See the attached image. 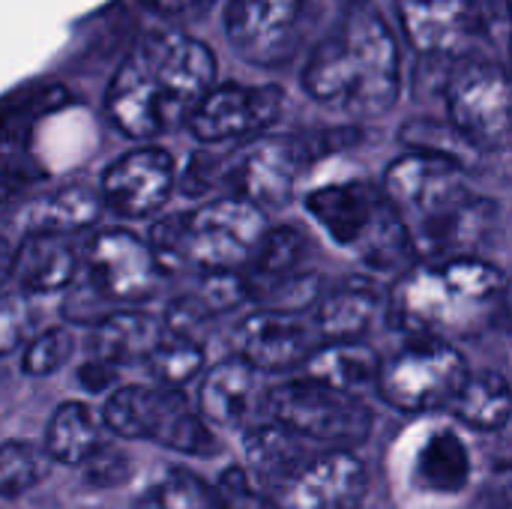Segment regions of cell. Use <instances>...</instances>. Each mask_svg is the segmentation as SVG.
<instances>
[{
    "label": "cell",
    "mask_w": 512,
    "mask_h": 509,
    "mask_svg": "<svg viewBox=\"0 0 512 509\" xmlns=\"http://www.w3.org/2000/svg\"><path fill=\"white\" fill-rule=\"evenodd\" d=\"M177 189L186 198H201L213 189H222V156L216 153H195L186 171L177 177Z\"/></svg>",
    "instance_id": "41"
},
{
    "label": "cell",
    "mask_w": 512,
    "mask_h": 509,
    "mask_svg": "<svg viewBox=\"0 0 512 509\" xmlns=\"http://www.w3.org/2000/svg\"><path fill=\"white\" fill-rule=\"evenodd\" d=\"M78 270L81 252L66 237H24V243H18L12 276L18 279V294L42 297L72 288Z\"/></svg>",
    "instance_id": "23"
},
{
    "label": "cell",
    "mask_w": 512,
    "mask_h": 509,
    "mask_svg": "<svg viewBox=\"0 0 512 509\" xmlns=\"http://www.w3.org/2000/svg\"><path fill=\"white\" fill-rule=\"evenodd\" d=\"M255 396V372L234 354L201 375L198 408L207 426L237 429L246 423Z\"/></svg>",
    "instance_id": "26"
},
{
    "label": "cell",
    "mask_w": 512,
    "mask_h": 509,
    "mask_svg": "<svg viewBox=\"0 0 512 509\" xmlns=\"http://www.w3.org/2000/svg\"><path fill=\"white\" fill-rule=\"evenodd\" d=\"M144 3L165 18H192L210 6V0H144Z\"/></svg>",
    "instance_id": "43"
},
{
    "label": "cell",
    "mask_w": 512,
    "mask_h": 509,
    "mask_svg": "<svg viewBox=\"0 0 512 509\" xmlns=\"http://www.w3.org/2000/svg\"><path fill=\"white\" fill-rule=\"evenodd\" d=\"M84 483L90 489H120L132 480V456L114 444H102L84 465Z\"/></svg>",
    "instance_id": "38"
},
{
    "label": "cell",
    "mask_w": 512,
    "mask_h": 509,
    "mask_svg": "<svg viewBox=\"0 0 512 509\" xmlns=\"http://www.w3.org/2000/svg\"><path fill=\"white\" fill-rule=\"evenodd\" d=\"M381 192L399 210L402 219H417V225H411L408 231L453 213L474 195L459 165L417 150H408L405 156L390 162V168L384 171Z\"/></svg>",
    "instance_id": "13"
},
{
    "label": "cell",
    "mask_w": 512,
    "mask_h": 509,
    "mask_svg": "<svg viewBox=\"0 0 512 509\" xmlns=\"http://www.w3.org/2000/svg\"><path fill=\"white\" fill-rule=\"evenodd\" d=\"M306 258H309V240L300 228L294 225H279V228H267L249 258V264L243 267V285L246 291L288 279L294 273L306 270Z\"/></svg>",
    "instance_id": "30"
},
{
    "label": "cell",
    "mask_w": 512,
    "mask_h": 509,
    "mask_svg": "<svg viewBox=\"0 0 512 509\" xmlns=\"http://www.w3.org/2000/svg\"><path fill=\"white\" fill-rule=\"evenodd\" d=\"M33 306L30 297L18 291H0V357H9L18 351L33 330Z\"/></svg>",
    "instance_id": "37"
},
{
    "label": "cell",
    "mask_w": 512,
    "mask_h": 509,
    "mask_svg": "<svg viewBox=\"0 0 512 509\" xmlns=\"http://www.w3.org/2000/svg\"><path fill=\"white\" fill-rule=\"evenodd\" d=\"M51 471L42 447L30 441H3L0 444V498L15 501L33 492Z\"/></svg>",
    "instance_id": "33"
},
{
    "label": "cell",
    "mask_w": 512,
    "mask_h": 509,
    "mask_svg": "<svg viewBox=\"0 0 512 509\" xmlns=\"http://www.w3.org/2000/svg\"><path fill=\"white\" fill-rule=\"evenodd\" d=\"M93 144V123L63 87L18 93L0 108V204L75 168Z\"/></svg>",
    "instance_id": "4"
},
{
    "label": "cell",
    "mask_w": 512,
    "mask_h": 509,
    "mask_svg": "<svg viewBox=\"0 0 512 509\" xmlns=\"http://www.w3.org/2000/svg\"><path fill=\"white\" fill-rule=\"evenodd\" d=\"M456 423L474 432H501L507 429L512 414L510 381L501 372L468 375L456 399L447 405Z\"/></svg>",
    "instance_id": "29"
},
{
    "label": "cell",
    "mask_w": 512,
    "mask_h": 509,
    "mask_svg": "<svg viewBox=\"0 0 512 509\" xmlns=\"http://www.w3.org/2000/svg\"><path fill=\"white\" fill-rule=\"evenodd\" d=\"M309 147L291 135H258L240 150L222 156V189L252 207L282 210L297 195V180L309 165Z\"/></svg>",
    "instance_id": "10"
},
{
    "label": "cell",
    "mask_w": 512,
    "mask_h": 509,
    "mask_svg": "<svg viewBox=\"0 0 512 509\" xmlns=\"http://www.w3.org/2000/svg\"><path fill=\"white\" fill-rule=\"evenodd\" d=\"M450 126L459 129L480 153L510 144V81L492 60H465L447 78Z\"/></svg>",
    "instance_id": "11"
},
{
    "label": "cell",
    "mask_w": 512,
    "mask_h": 509,
    "mask_svg": "<svg viewBox=\"0 0 512 509\" xmlns=\"http://www.w3.org/2000/svg\"><path fill=\"white\" fill-rule=\"evenodd\" d=\"M381 354L369 345V342H327L324 348H315L306 363L303 372L309 381L324 384L330 390L348 393L354 396L357 390L375 387L378 375H381Z\"/></svg>",
    "instance_id": "28"
},
{
    "label": "cell",
    "mask_w": 512,
    "mask_h": 509,
    "mask_svg": "<svg viewBox=\"0 0 512 509\" xmlns=\"http://www.w3.org/2000/svg\"><path fill=\"white\" fill-rule=\"evenodd\" d=\"M102 198L84 183H66L24 204L18 225L24 237H69L93 228L102 219Z\"/></svg>",
    "instance_id": "21"
},
{
    "label": "cell",
    "mask_w": 512,
    "mask_h": 509,
    "mask_svg": "<svg viewBox=\"0 0 512 509\" xmlns=\"http://www.w3.org/2000/svg\"><path fill=\"white\" fill-rule=\"evenodd\" d=\"M99 414L105 429L126 441H153L165 450L198 459H213L222 453L213 426H207L201 414L192 411L180 390L120 384L108 393Z\"/></svg>",
    "instance_id": "6"
},
{
    "label": "cell",
    "mask_w": 512,
    "mask_h": 509,
    "mask_svg": "<svg viewBox=\"0 0 512 509\" xmlns=\"http://www.w3.org/2000/svg\"><path fill=\"white\" fill-rule=\"evenodd\" d=\"M219 509H276L273 501L252 486V480L246 477V471L240 465H231L219 474V483L213 486Z\"/></svg>",
    "instance_id": "40"
},
{
    "label": "cell",
    "mask_w": 512,
    "mask_h": 509,
    "mask_svg": "<svg viewBox=\"0 0 512 509\" xmlns=\"http://www.w3.org/2000/svg\"><path fill=\"white\" fill-rule=\"evenodd\" d=\"M138 509H219L213 486L186 468H168L144 495Z\"/></svg>",
    "instance_id": "34"
},
{
    "label": "cell",
    "mask_w": 512,
    "mask_h": 509,
    "mask_svg": "<svg viewBox=\"0 0 512 509\" xmlns=\"http://www.w3.org/2000/svg\"><path fill=\"white\" fill-rule=\"evenodd\" d=\"M75 384L90 396H108L120 387V369L105 360H87L75 369Z\"/></svg>",
    "instance_id": "42"
},
{
    "label": "cell",
    "mask_w": 512,
    "mask_h": 509,
    "mask_svg": "<svg viewBox=\"0 0 512 509\" xmlns=\"http://www.w3.org/2000/svg\"><path fill=\"white\" fill-rule=\"evenodd\" d=\"M468 375V360L456 345L423 339L381 363L375 390L390 408L414 417L447 408Z\"/></svg>",
    "instance_id": "9"
},
{
    "label": "cell",
    "mask_w": 512,
    "mask_h": 509,
    "mask_svg": "<svg viewBox=\"0 0 512 509\" xmlns=\"http://www.w3.org/2000/svg\"><path fill=\"white\" fill-rule=\"evenodd\" d=\"M507 300V273L477 255L417 261L396 276L390 291V324L456 345L492 330Z\"/></svg>",
    "instance_id": "2"
},
{
    "label": "cell",
    "mask_w": 512,
    "mask_h": 509,
    "mask_svg": "<svg viewBox=\"0 0 512 509\" xmlns=\"http://www.w3.org/2000/svg\"><path fill=\"white\" fill-rule=\"evenodd\" d=\"M177 189V162L162 147H135L114 159L99 183V198L123 219L156 216Z\"/></svg>",
    "instance_id": "14"
},
{
    "label": "cell",
    "mask_w": 512,
    "mask_h": 509,
    "mask_svg": "<svg viewBox=\"0 0 512 509\" xmlns=\"http://www.w3.org/2000/svg\"><path fill=\"white\" fill-rule=\"evenodd\" d=\"M321 291H324L321 276L315 270H303V273H294L288 279H279V282H270V285L246 291V300H255L267 312L297 315V312L315 306Z\"/></svg>",
    "instance_id": "35"
},
{
    "label": "cell",
    "mask_w": 512,
    "mask_h": 509,
    "mask_svg": "<svg viewBox=\"0 0 512 509\" xmlns=\"http://www.w3.org/2000/svg\"><path fill=\"white\" fill-rule=\"evenodd\" d=\"M15 255H18V243L0 234V288L9 282V276L15 270Z\"/></svg>",
    "instance_id": "44"
},
{
    "label": "cell",
    "mask_w": 512,
    "mask_h": 509,
    "mask_svg": "<svg viewBox=\"0 0 512 509\" xmlns=\"http://www.w3.org/2000/svg\"><path fill=\"white\" fill-rule=\"evenodd\" d=\"M264 213L237 195H219L183 213V264L201 273H243L261 234Z\"/></svg>",
    "instance_id": "8"
},
{
    "label": "cell",
    "mask_w": 512,
    "mask_h": 509,
    "mask_svg": "<svg viewBox=\"0 0 512 509\" xmlns=\"http://www.w3.org/2000/svg\"><path fill=\"white\" fill-rule=\"evenodd\" d=\"M303 84L312 99L348 114H387L399 99V48L384 18L354 6L312 51Z\"/></svg>",
    "instance_id": "3"
},
{
    "label": "cell",
    "mask_w": 512,
    "mask_h": 509,
    "mask_svg": "<svg viewBox=\"0 0 512 509\" xmlns=\"http://www.w3.org/2000/svg\"><path fill=\"white\" fill-rule=\"evenodd\" d=\"M81 261L87 264V279H90L87 288L105 306L147 303L150 297L159 294L162 282L168 279L159 270L150 246L126 228L96 231Z\"/></svg>",
    "instance_id": "12"
},
{
    "label": "cell",
    "mask_w": 512,
    "mask_h": 509,
    "mask_svg": "<svg viewBox=\"0 0 512 509\" xmlns=\"http://www.w3.org/2000/svg\"><path fill=\"white\" fill-rule=\"evenodd\" d=\"M381 306V291L366 276H351L318 297L315 327L327 342H354L375 321Z\"/></svg>",
    "instance_id": "24"
},
{
    "label": "cell",
    "mask_w": 512,
    "mask_h": 509,
    "mask_svg": "<svg viewBox=\"0 0 512 509\" xmlns=\"http://www.w3.org/2000/svg\"><path fill=\"white\" fill-rule=\"evenodd\" d=\"M102 414L93 411L87 402H63L54 408L45 426V447L51 465L81 468L102 444H108Z\"/></svg>",
    "instance_id": "27"
},
{
    "label": "cell",
    "mask_w": 512,
    "mask_h": 509,
    "mask_svg": "<svg viewBox=\"0 0 512 509\" xmlns=\"http://www.w3.org/2000/svg\"><path fill=\"white\" fill-rule=\"evenodd\" d=\"M234 345H237V357L252 372H273V375L303 366L306 357L312 354L309 330L294 315L267 312V309H258L240 321V327L234 330Z\"/></svg>",
    "instance_id": "18"
},
{
    "label": "cell",
    "mask_w": 512,
    "mask_h": 509,
    "mask_svg": "<svg viewBox=\"0 0 512 509\" xmlns=\"http://www.w3.org/2000/svg\"><path fill=\"white\" fill-rule=\"evenodd\" d=\"M213 51L183 33L144 36L111 78L108 120L129 138H156L192 117L213 90Z\"/></svg>",
    "instance_id": "1"
},
{
    "label": "cell",
    "mask_w": 512,
    "mask_h": 509,
    "mask_svg": "<svg viewBox=\"0 0 512 509\" xmlns=\"http://www.w3.org/2000/svg\"><path fill=\"white\" fill-rule=\"evenodd\" d=\"M192 294L207 309V315L216 318L237 309L246 300V285L240 273H201V282Z\"/></svg>",
    "instance_id": "39"
},
{
    "label": "cell",
    "mask_w": 512,
    "mask_h": 509,
    "mask_svg": "<svg viewBox=\"0 0 512 509\" xmlns=\"http://www.w3.org/2000/svg\"><path fill=\"white\" fill-rule=\"evenodd\" d=\"M471 474H474L471 450L465 438L450 426L423 432V438L414 444V453L408 459L411 489L429 498L462 495L471 483Z\"/></svg>",
    "instance_id": "19"
},
{
    "label": "cell",
    "mask_w": 512,
    "mask_h": 509,
    "mask_svg": "<svg viewBox=\"0 0 512 509\" xmlns=\"http://www.w3.org/2000/svg\"><path fill=\"white\" fill-rule=\"evenodd\" d=\"M309 6L312 0H231L228 39L249 63L279 66L294 54Z\"/></svg>",
    "instance_id": "15"
},
{
    "label": "cell",
    "mask_w": 512,
    "mask_h": 509,
    "mask_svg": "<svg viewBox=\"0 0 512 509\" xmlns=\"http://www.w3.org/2000/svg\"><path fill=\"white\" fill-rule=\"evenodd\" d=\"M309 459H312V453L303 438H297L294 432H288L276 423H267V426H255L243 438V465L240 468L246 471L252 486L270 498Z\"/></svg>",
    "instance_id": "22"
},
{
    "label": "cell",
    "mask_w": 512,
    "mask_h": 509,
    "mask_svg": "<svg viewBox=\"0 0 512 509\" xmlns=\"http://www.w3.org/2000/svg\"><path fill=\"white\" fill-rule=\"evenodd\" d=\"M399 141L408 150L447 159V162L459 165L465 174L474 171L483 159V153L459 129H453L450 123H438V120H408L399 132Z\"/></svg>",
    "instance_id": "31"
},
{
    "label": "cell",
    "mask_w": 512,
    "mask_h": 509,
    "mask_svg": "<svg viewBox=\"0 0 512 509\" xmlns=\"http://www.w3.org/2000/svg\"><path fill=\"white\" fill-rule=\"evenodd\" d=\"M285 93L279 87H246L222 84L213 87L192 111L189 132L201 144H225L264 135L282 114Z\"/></svg>",
    "instance_id": "16"
},
{
    "label": "cell",
    "mask_w": 512,
    "mask_h": 509,
    "mask_svg": "<svg viewBox=\"0 0 512 509\" xmlns=\"http://www.w3.org/2000/svg\"><path fill=\"white\" fill-rule=\"evenodd\" d=\"M144 363L159 387L180 390L183 384L204 375L207 354H204V345L195 342L192 336H165Z\"/></svg>",
    "instance_id": "32"
},
{
    "label": "cell",
    "mask_w": 512,
    "mask_h": 509,
    "mask_svg": "<svg viewBox=\"0 0 512 509\" xmlns=\"http://www.w3.org/2000/svg\"><path fill=\"white\" fill-rule=\"evenodd\" d=\"M162 339H165L162 318L126 306V309H114L93 327L90 351L96 360H105L120 369L126 363H144Z\"/></svg>",
    "instance_id": "25"
},
{
    "label": "cell",
    "mask_w": 512,
    "mask_h": 509,
    "mask_svg": "<svg viewBox=\"0 0 512 509\" xmlns=\"http://www.w3.org/2000/svg\"><path fill=\"white\" fill-rule=\"evenodd\" d=\"M369 468L351 450L312 456L276 495V509H360L369 498Z\"/></svg>",
    "instance_id": "17"
},
{
    "label": "cell",
    "mask_w": 512,
    "mask_h": 509,
    "mask_svg": "<svg viewBox=\"0 0 512 509\" xmlns=\"http://www.w3.org/2000/svg\"><path fill=\"white\" fill-rule=\"evenodd\" d=\"M75 354V336L66 327H48L24 342L21 372L27 378H51Z\"/></svg>",
    "instance_id": "36"
},
{
    "label": "cell",
    "mask_w": 512,
    "mask_h": 509,
    "mask_svg": "<svg viewBox=\"0 0 512 509\" xmlns=\"http://www.w3.org/2000/svg\"><path fill=\"white\" fill-rule=\"evenodd\" d=\"M303 204L327 240L369 273L399 276L417 264L411 231L378 186L366 180L327 183L312 189Z\"/></svg>",
    "instance_id": "5"
},
{
    "label": "cell",
    "mask_w": 512,
    "mask_h": 509,
    "mask_svg": "<svg viewBox=\"0 0 512 509\" xmlns=\"http://www.w3.org/2000/svg\"><path fill=\"white\" fill-rule=\"evenodd\" d=\"M270 423L294 432L303 441H321L333 450H351L369 441L375 414L357 396L330 390L309 378L285 381L264 396Z\"/></svg>",
    "instance_id": "7"
},
{
    "label": "cell",
    "mask_w": 512,
    "mask_h": 509,
    "mask_svg": "<svg viewBox=\"0 0 512 509\" xmlns=\"http://www.w3.org/2000/svg\"><path fill=\"white\" fill-rule=\"evenodd\" d=\"M402 27L411 45L432 57L456 54L477 30V0H399Z\"/></svg>",
    "instance_id": "20"
}]
</instances>
